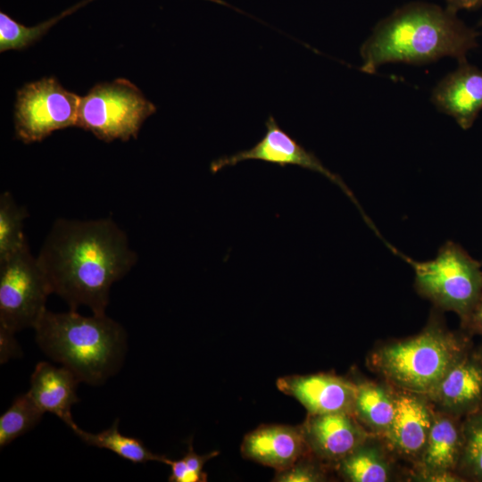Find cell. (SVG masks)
Returning <instances> with one entry per match:
<instances>
[{"mask_svg": "<svg viewBox=\"0 0 482 482\" xmlns=\"http://www.w3.org/2000/svg\"><path fill=\"white\" fill-rule=\"evenodd\" d=\"M58 295L77 311L80 305L104 314L112 286L137 263L125 231L111 218L54 220L37 255Z\"/></svg>", "mask_w": 482, "mask_h": 482, "instance_id": "cell-1", "label": "cell"}, {"mask_svg": "<svg viewBox=\"0 0 482 482\" xmlns=\"http://www.w3.org/2000/svg\"><path fill=\"white\" fill-rule=\"evenodd\" d=\"M478 34L456 12L427 3H411L382 20L361 47V70L374 73L387 62L427 63L450 56L466 60L478 46Z\"/></svg>", "mask_w": 482, "mask_h": 482, "instance_id": "cell-2", "label": "cell"}, {"mask_svg": "<svg viewBox=\"0 0 482 482\" xmlns=\"http://www.w3.org/2000/svg\"><path fill=\"white\" fill-rule=\"evenodd\" d=\"M41 350L79 381L100 385L118 371L126 351L124 328L104 314L47 309L34 327Z\"/></svg>", "mask_w": 482, "mask_h": 482, "instance_id": "cell-3", "label": "cell"}, {"mask_svg": "<svg viewBox=\"0 0 482 482\" xmlns=\"http://www.w3.org/2000/svg\"><path fill=\"white\" fill-rule=\"evenodd\" d=\"M462 358L458 337L433 315L417 335L374 349L368 365L389 385L427 395Z\"/></svg>", "mask_w": 482, "mask_h": 482, "instance_id": "cell-4", "label": "cell"}, {"mask_svg": "<svg viewBox=\"0 0 482 482\" xmlns=\"http://www.w3.org/2000/svg\"><path fill=\"white\" fill-rule=\"evenodd\" d=\"M413 269L414 287L436 307L466 319L482 297V262L447 241L433 260L418 262L394 249Z\"/></svg>", "mask_w": 482, "mask_h": 482, "instance_id": "cell-5", "label": "cell"}, {"mask_svg": "<svg viewBox=\"0 0 482 482\" xmlns=\"http://www.w3.org/2000/svg\"><path fill=\"white\" fill-rule=\"evenodd\" d=\"M155 106L124 79L101 83L80 97L76 126L105 142L136 137Z\"/></svg>", "mask_w": 482, "mask_h": 482, "instance_id": "cell-6", "label": "cell"}, {"mask_svg": "<svg viewBox=\"0 0 482 482\" xmlns=\"http://www.w3.org/2000/svg\"><path fill=\"white\" fill-rule=\"evenodd\" d=\"M52 290L29 245L0 262V327L16 333L36 326Z\"/></svg>", "mask_w": 482, "mask_h": 482, "instance_id": "cell-7", "label": "cell"}, {"mask_svg": "<svg viewBox=\"0 0 482 482\" xmlns=\"http://www.w3.org/2000/svg\"><path fill=\"white\" fill-rule=\"evenodd\" d=\"M79 101L54 78L26 84L17 92V137L24 143L39 142L57 129L76 126Z\"/></svg>", "mask_w": 482, "mask_h": 482, "instance_id": "cell-8", "label": "cell"}, {"mask_svg": "<svg viewBox=\"0 0 482 482\" xmlns=\"http://www.w3.org/2000/svg\"><path fill=\"white\" fill-rule=\"evenodd\" d=\"M265 125V135L259 142L249 149L239 151L232 155L222 156L213 161L211 164V170L216 173L226 167L234 166L244 161L260 160L278 164L280 167L295 165L320 173L338 186L357 206L367 224L373 230L377 229L339 175L330 171L312 152L305 149L282 129L273 116L270 115L268 118Z\"/></svg>", "mask_w": 482, "mask_h": 482, "instance_id": "cell-9", "label": "cell"}, {"mask_svg": "<svg viewBox=\"0 0 482 482\" xmlns=\"http://www.w3.org/2000/svg\"><path fill=\"white\" fill-rule=\"evenodd\" d=\"M393 390L395 413L382 440L395 457L413 466L419 461L427 444L435 408L425 395L395 386Z\"/></svg>", "mask_w": 482, "mask_h": 482, "instance_id": "cell-10", "label": "cell"}, {"mask_svg": "<svg viewBox=\"0 0 482 482\" xmlns=\"http://www.w3.org/2000/svg\"><path fill=\"white\" fill-rule=\"evenodd\" d=\"M463 445V428L457 416L435 409L427 444L413 465L419 481H458L456 476Z\"/></svg>", "mask_w": 482, "mask_h": 482, "instance_id": "cell-11", "label": "cell"}, {"mask_svg": "<svg viewBox=\"0 0 482 482\" xmlns=\"http://www.w3.org/2000/svg\"><path fill=\"white\" fill-rule=\"evenodd\" d=\"M301 428L309 451L336 464L372 436L349 412L309 414Z\"/></svg>", "mask_w": 482, "mask_h": 482, "instance_id": "cell-12", "label": "cell"}, {"mask_svg": "<svg viewBox=\"0 0 482 482\" xmlns=\"http://www.w3.org/2000/svg\"><path fill=\"white\" fill-rule=\"evenodd\" d=\"M276 384L309 414L353 413L356 383L346 378L326 373L293 375L278 378Z\"/></svg>", "mask_w": 482, "mask_h": 482, "instance_id": "cell-13", "label": "cell"}, {"mask_svg": "<svg viewBox=\"0 0 482 482\" xmlns=\"http://www.w3.org/2000/svg\"><path fill=\"white\" fill-rule=\"evenodd\" d=\"M431 100L461 129H470L482 110V70L466 60L459 62L457 69L436 86Z\"/></svg>", "mask_w": 482, "mask_h": 482, "instance_id": "cell-14", "label": "cell"}, {"mask_svg": "<svg viewBox=\"0 0 482 482\" xmlns=\"http://www.w3.org/2000/svg\"><path fill=\"white\" fill-rule=\"evenodd\" d=\"M310 452L301 426L264 425L248 433L241 445L244 458L284 470Z\"/></svg>", "mask_w": 482, "mask_h": 482, "instance_id": "cell-15", "label": "cell"}, {"mask_svg": "<svg viewBox=\"0 0 482 482\" xmlns=\"http://www.w3.org/2000/svg\"><path fill=\"white\" fill-rule=\"evenodd\" d=\"M79 382L68 368L40 362L31 375L28 393L44 413L55 415L72 429L77 424L71 416V406L79 401L76 393Z\"/></svg>", "mask_w": 482, "mask_h": 482, "instance_id": "cell-16", "label": "cell"}, {"mask_svg": "<svg viewBox=\"0 0 482 482\" xmlns=\"http://www.w3.org/2000/svg\"><path fill=\"white\" fill-rule=\"evenodd\" d=\"M426 396L436 410L454 416L473 411L482 399V367L463 357Z\"/></svg>", "mask_w": 482, "mask_h": 482, "instance_id": "cell-17", "label": "cell"}, {"mask_svg": "<svg viewBox=\"0 0 482 482\" xmlns=\"http://www.w3.org/2000/svg\"><path fill=\"white\" fill-rule=\"evenodd\" d=\"M394 457L383 440L372 435L337 463V470L350 482H387L395 478Z\"/></svg>", "mask_w": 482, "mask_h": 482, "instance_id": "cell-18", "label": "cell"}, {"mask_svg": "<svg viewBox=\"0 0 482 482\" xmlns=\"http://www.w3.org/2000/svg\"><path fill=\"white\" fill-rule=\"evenodd\" d=\"M395 413V401L391 385L373 381L356 383L353 414L370 434L382 439Z\"/></svg>", "mask_w": 482, "mask_h": 482, "instance_id": "cell-19", "label": "cell"}, {"mask_svg": "<svg viewBox=\"0 0 482 482\" xmlns=\"http://www.w3.org/2000/svg\"><path fill=\"white\" fill-rule=\"evenodd\" d=\"M71 430L87 445L110 450L133 463L151 461L162 462L164 457L152 453L140 439L121 434L119 430V420L109 428L96 434L87 432L78 425Z\"/></svg>", "mask_w": 482, "mask_h": 482, "instance_id": "cell-20", "label": "cell"}, {"mask_svg": "<svg viewBox=\"0 0 482 482\" xmlns=\"http://www.w3.org/2000/svg\"><path fill=\"white\" fill-rule=\"evenodd\" d=\"M27 212L18 205L12 195L4 191L0 195V262L28 245L23 231Z\"/></svg>", "mask_w": 482, "mask_h": 482, "instance_id": "cell-21", "label": "cell"}, {"mask_svg": "<svg viewBox=\"0 0 482 482\" xmlns=\"http://www.w3.org/2000/svg\"><path fill=\"white\" fill-rule=\"evenodd\" d=\"M43 414L28 392L17 396L0 416V447L32 429Z\"/></svg>", "mask_w": 482, "mask_h": 482, "instance_id": "cell-22", "label": "cell"}, {"mask_svg": "<svg viewBox=\"0 0 482 482\" xmlns=\"http://www.w3.org/2000/svg\"><path fill=\"white\" fill-rule=\"evenodd\" d=\"M86 2L80 3L76 6L66 10L60 16L54 17L44 23L38 24L32 28L23 26L14 21L6 13L0 12V51L10 49H22L32 44L35 40L40 37L48 28L54 23L62 19V17L70 14Z\"/></svg>", "mask_w": 482, "mask_h": 482, "instance_id": "cell-23", "label": "cell"}, {"mask_svg": "<svg viewBox=\"0 0 482 482\" xmlns=\"http://www.w3.org/2000/svg\"><path fill=\"white\" fill-rule=\"evenodd\" d=\"M462 428L463 445L457 470L482 479V412L470 417Z\"/></svg>", "mask_w": 482, "mask_h": 482, "instance_id": "cell-24", "label": "cell"}, {"mask_svg": "<svg viewBox=\"0 0 482 482\" xmlns=\"http://www.w3.org/2000/svg\"><path fill=\"white\" fill-rule=\"evenodd\" d=\"M218 451L207 454L199 455L195 453L192 443L189 442L187 452L180 460L172 461L166 456L163 457L162 463L170 467V482H204L207 475L204 471V466L207 461L217 456Z\"/></svg>", "mask_w": 482, "mask_h": 482, "instance_id": "cell-25", "label": "cell"}, {"mask_svg": "<svg viewBox=\"0 0 482 482\" xmlns=\"http://www.w3.org/2000/svg\"><path fill=\"white\" fill-rule=\"evenodd\" d=\"M327 480L320 467L305 456L291 466L278 470L273 481L277 482H319Z\"/></svg>", "mask_w": 482, "mask_h": 482, "instance_id": "cell-26", "label": "cell"}, {"mask_svg": "<svg viewBox=\"0 0 482 482\" xmlns=\"http://www.w3.org/2000/svg\"><path fill=\"white\" fill-rule=\"evenodd\" d=\"M14 334L0 327V362H6L9 359L18 357L21 349L14 338Z\"/></svg>", "mask_w": 482, "mask_h": 482, "instance_id": "cell-27", "label": "cell"}, {"mask_svg": "<svg viewBox=\"0 0 482 482\" xmlns=\"http://www.w3.org/2000/svg\"><path fill=\"white\" fill-rule=\"evenodd\" d=\"M446 7L457 12L461 9H470L482 4V0H445Z\"/></svg>", "mask_w": 482, "mask_h": 482, "instance_id": "cell-28", "label": "cell"}, {"mask_svg": "<svg viewBox=\"0 0 482 482\" xmlns=\"http://www.w3.org/2000/svg\"><path fill=\"white\" fill-rule=\"evenodd\" d=\"M468 318L470 320V321H472L478 329L482 331V297L477 303L466 319Z\"/></svg>", "mask_w": 482, "mask_h": 482, "instance_id": "cell-29", "label": "cell"}]
</instances>
